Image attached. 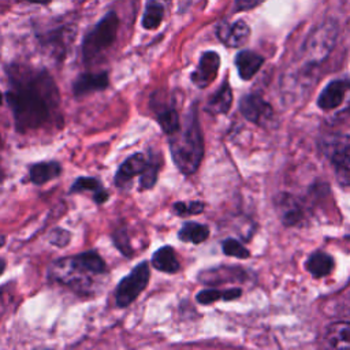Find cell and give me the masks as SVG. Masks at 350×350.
<instances>
[{"mask_svg":"<svg viewBox=\"0 0 350 350\" xmlns=\"http://www.w3.org/2000/svg\"><path fill=\"white\" fill-rule=\"evenodd\" d=\"M70 238H71V234L64 228H55L49 234V242L55 246H59V247L66 246L70 242Z\"/></svg>","mask_w":350,"mask_h":350,"instance_id":"30","label":"cell"},{"mask_svg":"<svg viewBox=\"0 0 350 350\" xmlns=\"http://www.w3.org/2000/svg\"><path fill=\"white\" fill-rule=\"evenodd\" d=\"M241 113L258 126H267L273 118L272 107L258 94H246L239 103Z\"/></svg>","mask_w":350,"mask_h":350,"instance_id":"7","label":"cell"},{"mask_svg":"<svg viewBox=\"0 0 350 350\" xmlns=\"http://www.w3.org/2000/svg\"><path fill=\"white\" fill-rule=\"evenodd\" d=\"M336 38V27L334 25L325 23L316 29L308 38L305 49L306 55L313 62H321L329 53Z\"/></svg>","mask_w":350,"mask_h":350,"instance_id":"6","label":"cell"},{"mask_svg":"<svg viewBox=\"0 0 350 350\" xmlns=\"http://www.w3.org/2000/svg\"><path fill=\"white\" fill-rule=\"evenodd\" d=\"M149 276L150 273L148 261H142L134 267L133 271L119 282L115 290L116 305L119 308H124L135 301L137 297L145 290L149 282Z\"/></svg>","mask_w":350,"mask_h":350,"instance_id":"5","label":"cell"},{"mask_svg":"<svg viewBox=\"0 0 350 350\" xmlns=\"http://www.w3.org/2000/svg\"><path fill=\"white\" fill-rule=\"evenodd\" d=\"M204 211V204L201 201H190V202H175L172 205V212L178 216H190L198 215Z\"/></svg>","mask_w":350,"mask_h":350,"instance_id":"27","label":"cell"},{"mask_svg":"<svg viewBox=\"0 0 350 350\" xmlns=\"http://www.w3.org/2000/svg\"><path fill=\"white\" fill-rule=\"evenodd\" d=\"M232 103V92L228 85V82H223L220 89L209 98L206 104V111L219 115V113H226Z\"/></svg>","mask_w":350,"mask_h":350,"instance_id":"21","label":"cell"},{"mask_svg":"<svg viewBox=\"0 0 350 350\" xmlns=\"http://www.w3.org/2000/svg\"><path fill=\"white\" fill-rule=\"evenodd\" d=\"M153 100H156V98H153ZM152 108L156 112L157 122L165 134L171 135L179 130L180 120H179V115L174 107H170V105L163 104L161 101H157L156 105L152 104Z\"/></svg>","mask_w":350,"mask_h":350,"instance_id":"15","label":"cell"},{"mask_svg":"<svg viewBox=\"0 0 350 350\" xmlns=\"http://www.w3.org/2000/svg\"><path fill=\"white\" fill-rule=\"evenodd\" d=\"M4 245V238H0V247Z\"/></svg>","mask_w":350,"mask_h":350,"instance_id":"35","label":"cell"},{"mask_svg":"<svg viewBox=\"0 0 350 350\" xmlns=\"http://www.w3.org/2000/svg\"><path fill=\"white\" fill-rule=\"evenodd\" d=\"M273 204H275L278 216L280 217L284 226H288V227L298 226L305 219L304 209L299 201L287 193L278 194L275 197Z\"/></svg>","mask_w":350,"mask_h":350,"instance_id":"9","label":"cell"},{"mask_svg":"<svg viewBox=\"0 0 350 350\" xmlns=\"http://www.w3.org/2000/svg\"><path fill=\"white\" fill-rule=\"evenodd\" d=\"M62 172V165L57 161H41L30 167L29 175L34 185H44L48 180L59 176Z\"/></svg>","mask_w":350,"mask_h":350,"instance_id":"17","label":"cell"},{"mask_svg":"<svg viewBox=\"0 0 350 350\" xmlns=\"http://www.w3.org/2000/svg\"><path fill=\"white\" fill-rule=\"evenodd\" d=\"M221 249H223L224 254L237 257V258H247L250 256L249 250L241 242H238L237 239H232V238L226 239L221 245Z\"/></svg>","mask_w":350,"mask_h":350,"instance_id":"28","label":"cell"},{"mask_svg":"<svg viewBox=\"0 0 350 350\" xmlns=\"http://www.w3.org/2000/svg\"><path fill=\"white\" fill-rule=\"evenodd\" d=\"M216 34L220 38V41L227 46L238 48L246 44L250 36V29L247 23L242 19L235 21L234 23L221 22L216 29Z\"/></svg>","mask_w":350,"mask_h":350,"instance_id":"10","label":"cell"},{"mask_svg":"<svg viewBox=\"0 0 350 350\" xmlns=\"http://www.w3.org/2000/svg\"><path fill=\"white\" fill-rule=\"evenodd\" d=\"M152 264L156 269L167 273H175L179 269V262L171 246H163L157 249L152 256Z\"/></svg>","mask_w":350,"mask_h":350,"instance_id":"19","label":"cell"},{"mask_svg":"<svg viewBox=\"0 0 350 350\" xmlns=\"http://www.w3.org/2000/svg\"><path fill=\"white\" fill-rule=\"evenodd\" d=\"M219 66L220 57L216 52L209 51L202 53L197 68L191 72V82L200 89L206 88L215 81L219 71Z\"/></svg>","mask_w":350,"mask_h":350,"instance_id":"8","label":"cell"},{"mask_svg":"<svg viewBox=\"0 0 350 350\" xmlns=\"http://www.w3.org/2000/svg\"><path fill=\"white\" fill-rule=\"evenodd\" d=\"M66 262L81 273H103L105 271L104 260L94 250H89L74 257L64 258Z\"/></svg>","mask_w":350,"mask_h":350,"instance_id":"13","label":"cell"},{"mask_svg":"<svg viewBox=\"0 0 350 350\" xmlns=\"http://www.w3.org/2000/svg\"><path fill=\"white\" fill-rule=\"evenodd\" d=\"M327 340L332 347L350 349V321H338L328 327Z\"/></svg>","mask_w":350,"mask_h":350,"instance_id":"22","label":"cell"},{"mask_svg":"<svg viewBox=\"0 0 350 350\" xmlns=\"http://www.w3.org/2000/svg\"><path fill=\"white\" fill-rule=\"evenodd\" d=\"M178 237L183 242L201 243L209 237V228L205 224H200L196 221H186L180 227Z\"/></svg>","mask_w":350,"mask_h":350,"instance_id":"23","label":"cell"},{"mask_svg":"<svg viewBox=\"0 0 350 350\" xmlns=\"http://www.w3.org/2000/svg\"><path fill=\"white\" fill-rule=\"evenodd\" d=\"M0 104H3V93L0 92Z\"/></svg>","mask_w":350,"mask_h":350,"instance_id":"36","label":"cell"},{"mask_svg":"<svg viewBox=\"0 0 350 350\" xmlns=\"http://www.w3.org/2000/svg\"><path fill=\"white\" fill-rule=\"evenodd\" d=\"M108 74L104 72H86L81 74L72 83L75 96H83L90 92L103 90L108 86Z\"/></svg>","mask_w":350,"mask_h":350,"instance_id":"14","label":"cell"},{"mask_svg":"<svg viewBox=\"0 0 350 350\" xmlns=\"http://www.w3.org/2000/svg\"><path fill=\"white\" fill-rule=\"evenodd\" d=\"M350 90V83L347 81H342V79H335L332 82H329L324 90L320 93L317 104L321 109H334L336 107H339L345 97L346 93Z\"/></svg>","mask_w":350,"mask_h":350,"instance_id":"11","label":"cell"},{"mask_svg":"<svg viewBox=\"0 0 350 350\" xmlns=\"http://www.w3.org/2000/svg\"><path fill=\"white\" fill-rule=\"evenodd\" d=\"M146 161L148 159L145 157L144 153H134L131 156H129L118 168L113 182L116 186L122 187L124 186L127 182H130L135 175L142 174V171L146 167Z\"/></svg>","mask_w":350,"mask_h":350,"instance_id":"12","label":"cell"},{"mask_svg":"<svg viewBox=\"0 0 350 350\" xmlns=\"http://www.w3.org/2000/svg\"><path fill=\"white\" fill-rule=\"evenodd\" d=\"M264 59L252 51H241L235 57V66L242 79L247 81L260 70Z\"/></svg>","mask_w":350,"mask_h":350,"instance_id":"16","label":"cell"},{"mask_svg":"<svg viewBox=\"0 0 350 350\" xmlns=\"http://www.w3.org/2000/svg\"><path fill=\"white\" fill-rule=\"evenodd\" d=\"M168 146L176 168L183 175L197 171L204 156V142L196 107L190 108L179 130L171 134Z\"/></svg>","mask_w":350,"mask_h":350,"instance_id":"2","label":"cell"},{"mask_svg":"<svg viewBox=\"0 0 350 350\" xmlns=\"http://www.w3.org/2000/svg\"><path fill=\"white\" fill-rule=\"evenodd\" d=\"M4 269H5V261L3 258H0V276L4 272Z\"/></svg>","mask_w":350,"mask_h":350,"instance_id":"33","label":"cell"},{"mask_svg":"<svg viewBox=\"0 0 350 350\" xmlns=\"http://www.w3.org/2000/svg\"><path fill=\"white\" fill-rule=\"evenodd\" d=\"M164 16V4L160 0H149L142 15V26L145 29H156Z\"/></svg>","mask_w":350,"mask_h":350,"instance_id":"25","label":"cell"},{"mask_svg":"<svg viewBox=\"0 0 350 350\" xmlns=\"http://www.w3.org/2000/svg\"><path fill=\"white\" fill-rule=\"evenodd\" d=\"M12 89L5 93L19 133L42 127L59 104L57 88L46 71L19 64L8 68Z\"/></svg>","mask_w":350,"mask_h":350,"instance_id":"1","label":"cell"},{"mask_svg":"<svg viewBox=\"0 0 350 350\" xmlns=\"http://www.w3.org/2000/svg\"><path fill=\"white\" fill-rule=\"evenodd\" d=\"M320 146L331 163L336 180L343 186H350V137L327 135L320 141Z\"/></svg>","mask_w":350,"mask_h":350,"instance_id":"4","label":"cell"},{"mask_svg":"<svg viewBox=\"0 0 350 350\" xmlns=\"http://www.w3.org/2000/svg\"><path fill=\"white\" fill-rule=\"evenodd\" d=\"M27 3H36V4H48L51 0H25Z\"/></svg>","mask_w":350,"mask_h":350,"instance_id":"32","label":"cell"},{"mask_svg":"<svg viewBox=\"0 0 350 350\" xmlns=\"http://www.w3.org/2000/svg\"><path fill=\"white\" fill-rule=\"evenodd\" d=\"M334 258L323 252H314L306 261V269L313 278H324L334 269Z\"/></svg>","mask_w":350,"mask_h":350,"instance_id":"20","label":"cell"},{"mask_svg":"<svg viewBox=\"0 0 350 350\" xmlns=\"http://www.w3.org/2000/svg\"><path fill=\"white\" fill-rule=\"evenodd\" d=\"M0 148H1V137H0ZM3 179H4V171H3L1 164H0V183L3 182Z\"/></svg>","mask_w":350,"mask_h":350,"instance_id":"34","label":"cell"},{"mask_svg":"<svg viewBox=\"0 0 350 350\" xmlns=\"http://www.w3.org/2000/svg\"><path fill=\"white\" fill-rule=\"evenodd\" d=\"M242 294V290L238 288V287H232V288H228V290H216V288H206V290H202L197 294V301L202 305H209L215 301H219V299H224V301H231V299H235L238 297H241Z\"/></svg>","mask_w":350,"mask_h":350,"instance_id":"24","label":"cell"},{"mask_svg":"<svg viewBox=\"0 0 350 350\" xmlns=\"http://www.w3.org/2000/svg\"><path fill=\"white\" fill-rule=\"evenodd\" d=\"M119 19L115 12H108L85 37L82 42V57L86 63L96 59L103 51L112 45L116 37Z\"/></svg>","mask_w":350,"mask_h":350,"instance_id":"3","label":"cell"},{"mask_svg":"<svg viewBox=\"0 0 350 350\" xmlns=\"http://www.w3.org/2000/svg\"><path fill=\"white\" fill-rule=\"evenodd\" d=\"M113 243L122 252V254H124L127 257L133 256V247L130 245L126 228L115 230V232H113Z\"/></svg>","mask_w":350,"mask_h":350,"instance_id":"29","label":"cell"},{"mask_svg":"<svg viewBox=\"0 0 350 350\" xmlns=\"http://www.w3.org/2000/svg\"><path fill=\"white\" fill-rule=\"evenodd\" d=\"M159 156L156 154H150L148 157V161H146V167L145 170L142 171L141 174V178H139V186L141 189L146 190V189H152L157 180V175H159V170H160V165H161V161H159Z\"/></svg>","mask_w":350,"mask_h":350,"instance_id":"26","label":"cell"},{"mask_svg":"<svg viewBox=\"0 0 350 350\" xmlns=\"http://www.w3.org/2000/svg\"><path fill=\"white\" fill-rule=\"evenodd\" d=\"M81 191H92L93 200L97 204H103L108 200V191L101 186V183L90 176L78 178L70 189V193H81Z\"/></svg>","mask_w":350,"mask_h":350,"instance_id":"18","label":"cell"},{"mask_svg":"<svg viewBox=\"0 0 350 350\" xmlns=\"http://www.w3.org/2000/svg\"><path fill=\"white\" fill-rule=\"evenodd\" d=\"M262 1H265V0H235V5H237V10L245 11V10H250V8L257 7Z\"/></svg>","mask_w":350,"mask_h":350,"instance_id":"31","label":"cell"}]
</instances>
